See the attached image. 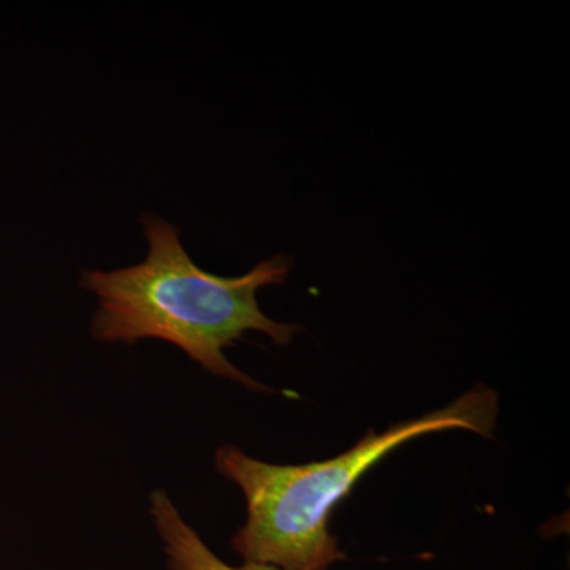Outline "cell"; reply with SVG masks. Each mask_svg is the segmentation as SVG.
Wrapping results in <instances>:
<instances>
[{"label":"cell","instance_id":"3","mask_svg":"<svg viewBox=\"0 0 570 570\" xmlns=\"http://www.w3.org/2000/svg\"><path fill=\"white\" fill-rule=\"evenodd\" d=\"M149 515L159 534L167 568L170 570H279L272 566L243 562L232 566L220 560L198 532L183 519L174 501L164 490L153 491Z\"/></svg>","mask_w":570,"mask_h":570},{"label":"cell","instance_id":"1","mask_svg":"<svg viewBox=\"0 0 570 570\" xmlns=\"http://www.w3.org/2000/svg\"><path fill=\"white\" fill-rule=\"evenodd\" d=\"M141 224L149 245L145 261L81 275V287L99 298L92 336L108 344L165 341L214 376L266 390L232 365L224 351L247 332L265 333L285 346L302 330L265 316L257 302L262 288L287 281L291 258L276 255L246 275L217 276L195 265L174 224L153 213L142 214Z\"/></svg>","mask_w":570,"mask_h":570},{"label":"cell","instance_id":"2","mask_svg":"<svg viewBox=\"0 0 570 570\" xmlns=\"http://www.w3.org/2000/svg\"><path fill=\"white\" fill-rule=\"evenodd\" d=\"M498 414L497 392L472 389L423 417L397 423L381 434L370 431L335 459L295 466L265 463L235 445H224L216 453L217 471L239 487L247 510L232 549L243 562L279 570H328L346 558L328 530L330 517L371 468L425 434L469 430L489 438Z\"/></svg>","mask_w":570,"mask_h":570}]
</instances>
